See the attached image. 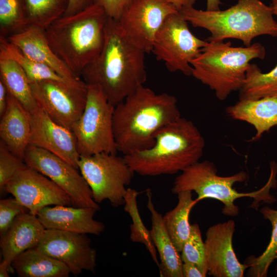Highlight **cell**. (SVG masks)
<instances>
[{
    "label": "cell",
    "mask_w": 277,
    "mask_h": 277,
    "mask_svg": "<svg viewBox=\"0 0 277 277\" xmlns=\"http://www.w3.org/2000/svg\"><path fill=\"white\" fill-rule=\"evenodd\" d=\"M145 53L125 36L116 21L108 17L102 49L81 76L87 85L99 86L115 107L146 81Z\"/></svg>",
    "instance_id": "obj_1"
},
{
    "label": "cell",
    "mask_w": 277,
    "mask_h": 277,
    "mask_svg": "<svg viewBox=\"0 0 277 277\" xmlns=\"http://www.w3.org/2000/svg\"><path fill=\"white\" fill-rule=\"evenodd\" d=\"M181 117L174 96L140 87L114 107L113 131L117 151L125 155L150 148L157 132Z\"/></svg>",
    "instance_id": "obj_2"
},
{
    "label": "cell",
    "mask_w": 277,
    "mask_h": 277,
    "mask_svg": "<svg viewBox=\"0 0 277 277\" xmlns=\"http://www.w3.org/2000/svg\"><path fill=\"white\" fill-rule=\"evenodd\" d=\"M148 149L124 155L134 173L142 176L173 174L199 162L205 140L191 121L181 117L156 134Z\"/></svg>",
    "instance_id": "obj_3"
},
{
    "label": "cell",
    "mask_w": 277,
    "mask_h": 277,
    "mask_svg": "<svg viewBox=\"0 0 277 277\" xmlns=\"http://www.w3.org/2000/svg\"><path fill=\"white\" fill-rule=\"evenodd\" d=\"M108 17L97 1L81 12L62 16L44 30L53 51L78 77L102 49Z\"/></svg>",
    "instance_id": "obj_4"
},
{
    "label": "cell",
    "mask_w": 277,
    "mask_h": 277,
    "mask_svg": "<svg viewBox=\"0 0 277 277\" xmlns=\"http://www.w3.org/2000/svg\"><path fill=\"white\" fill-rule=\"evenodd\" d=\"M180 12L194 27L209 31L211 36L208 41L235 38L248 47L258 36H277V22L272 10L260 0H238L224 10H202L191 6Z\"/></svg>",
    "instance_id": "obj_5"
},
{
    "label": "cell",
    "mask_w": 277,
    "mask_h": 277,
    "mask_svg": "<svg viewBox=\"0 0 277 277\" xmlns=\"http://www.w3.org/2000/svg\"><path fill=\"white\" fill-rule=\"evenodd\" d=\"M190 63L192 76L214 91L220 100L226 99L244 85L250 62L263 60L264 47L256 43L248 47H232L230 41H208Z\"/></svg>",
    "instance_id": "obj_6"
},
{
    "label": "cell",
    "mask_w": 277,
    "mask_h": 277,
    "mask_svg": "<svg viewBox=\"0 0 277 277\" xmlns=\"http://www.w3.org/2000/svg\"><path fill=\"white\" fill-rule=\"evenodd\" d=\"M277 168L270 167V175L266 184L258 191L248 193L237 191L233 185L237 182H243L247 179L245 171H240L227 176L217 174L215 165L208 161L197 162L187 167L175 179L172 188L174 194L183 191H194L197 195L198 202L205 199H213L222 202L224 205L222 213L226 215L235 216L239 213V208L235 201L243 197H251L259 202L272 203L274 197L270 193L271 188L276 184Z\"/></svg>",
    "instance_id": "obj_7"
},
{
    "label": "cell",
    "mask_w": 277,
    "mask_h": 277,
    "mask_svg": "<svg viewBox=\"0 0 277 277\" xmlns=\"http://www.w3.org/2000/svg\"><path fill=\"white\" fill-rule=\"evenodd\" d=\"M87 85L85 107L71 128L78 152L80 155L102 152L116 154L118 151L113 131L114 107L99 86Z\"/></svg>",
    "instance_id": "obj_8"
},
{
    "label": "cell",
    "mask_w": 277,
    "mask_h": 277,
    "mask_svg": "<svg viewBox=\"0 0 277 277\" xmlns=\"http://www.w3.org/2000/svg\"><path fill=\"white\" fill-rule=\"evenodd\" d=\"M78 168L97 204L108 200L112 206L125 204V195L134 172L125 157L102 152L80 155Z\"/></svg>",
    "instance_id": "obj_9"
},
{
    "label": "cell",
    "mask_w": 277,
    "mask_h": 277,
    "mask_svg": "<svg viewBox=\"0 0 277 277\" xmlns=\"http://www.w3.org/2000/svg\"><path fill=\"white\" fill-rule=\"evenodd\" d=\"M188 23L180 12L168 16L155 34L151 52L170 72L180 71L191 76V62L208 42L195 36Z\"/></svg>",
    "instance_id": "obj_10"
},
{
    "label": "cell",
    "mask_w": 277,
    "mask_h": 277,
    "mask_svg": "<svg viewBox=\"0 0 277 277\" xmlns=\"http://www.w3.org/2000/svg\"><path fill=\"white\" fill-rule=\"evenodd\" d=\"M30 85L39 108L55 122L71 130L85 107L88 85L84 81L45 80Z\"/></svg>",
    "instance_id": "obj_11"
},
{
    "label": "cell",
    "mask_w": 277,
    "mask_h": 277,
    "mask_svg": "<svg viewBox=\"0 0 277 277\" xmlns=\"http://www.w3.org/2000/svg\"><path fill=\"white\" fill-rule=\"evenodd\" d=\"M24 161L27 166L47 176L64 190L74 207L101 209L78 169L62 158L45 149L29 145Z\"/></svg>",
    "instance_id": "obj_12"
},
{
    "label": "cell",
    "mask_w": 277,
    "mask_h": 277,
    "mask_svg": "<svg viewBox=\"0 0 277 277\" xmlns=\"http://www.w3.org/2000/svg\"><path fill=\"white\" fill-rule=\"evenodd\" d=\"M179 12L168 0H132L116 22L125 36L148 53L166 18Z\"/></svg>",
    "instance_id": "obj_13"
},
{
    "label": "cell",
    "mask_w": 277,
    "mask_h": 277,
    "mask_svg": "<svg viewBox=\"0 0 277 277\" xmlns=\"http://www.w3.org/2000/svg\"><path fill=\"white\" fill-rule=\"evenodd\" d=\"M36 248L65 264L75 276L95 271L96 250L86 234L45 229Z\"/></svg>",
    "instance_id": "obj_14"
},
{
    "label": "cell",
    "mask_w": 277,
    "mask_h": 277,
    "mask_svg": "<svg viewBox=\"0 0 277 277\" xmlns=\"http://www.w3.org/2000/svg\"><path fill=\"white\" fill-rule=\"evenodd\" d=\"M11 194L29 212L37 215L44 207L72 204L69 195L50 179L26 166L8 182L4 193Z\"/></svg>",
    "instance_id": "obj_15"
},
{
    "label": "cell",
    "mask_w": 277,
    "mask_h": 277,
    "mask_svg": "<svg viewBox=\"0 0 277 277\" xmlns=\"http://www.w3.org/2000/svg\"><path fill=\"white\" fill-rule=\"evenodd\" d=\"M232 220L210 227L204 242L208 274L213 277H243L248 265L239 261L232 245Z\"/></svg>",
    "instance_id": "obj_16"
},
{
    "label": "cell",
    "mask_w": 277,
    "mask_h": 277,
    "mask_svg": "<svg viewBox=\"0 0 277 277\" xmlns=\"http://www.w3.org/2000/svg\"><path fill=\"white\" fill-rule=\"evenodd\" d=\"M30 145L48 150L78 169L80 157L72 130L53 121L40 108L30 113Z\"/></svg>",
    "instance_id": "obj_17"
},
{
    "label": "cell",
    "mask_w": 277,
    "mask_h": 277,
    "mask_svg": "<svg viewBox=\"0 0 277 277\" xmlns=\"http://www.w3.org/2000/svg\"><path fill=\"white\" fill-rule=\"evenodd\" d=\"M97 211L90 207L49 206L43 208L37 216L45 229L100 235L105 226L94 219Z\"/></svg>",
    "instance_id": "obj_18"
},
{
    "label": "cell",
    "mask_w": 277,
    "mask_h": 277,
    "mask_svg": "<svg viewBox=\"0 0 277 277\" xmlns=\"http://www.w3.org/2000/svg\"><path fill=\"white\" fill-rule=\"evenodd\" d=\"M45 230L37 215L29 211L16 217L0 241L3 260L7 263L10 269L12 261L18 255L37 246Z\"/></svg>",
    "instance_id": "obj_19"
},
{
    "label": "cell",
    "mask_w": 277,
    "mask_h": 277,
    "mask_svg": "<svg viewBox=\"0 0 277 277\" xmlns=\"http://www.w3.org/2000/svg\"><path fill=\"white\" fill-rule=\"evenodd\" d=\"M7 38L28 57L54 70L61 76L70 81L81 79L63 62L50 47L44 30L28 26Z\"/></svg>",
    "instance_id": "obj_20"
},
{
    "label": "cell",
    "mask_w": 277,
    "mask_h": 277,
    "mask_svg": "<svg viewBox=\"0 0 277 277\" xmlns=\"http://www.w3.org/2000/svg\"><path fill=\"white\" fill-rule=\"evenodd\" d=\"M30 113L9 93L6 108L1 116L0 137L14 154L24 160L30 145Z\"/></svg>",
    "instance_id": "obj_21"
},
{
    "label": "cell",
    "mask_w": 277,
    "mask_h": 277,
    "mask_svg": "<svg viewBox=\"0 0 277 277\" xmlns=\"http://www.w3.org/2000/svg\"><path fill=\"white\" fill-rule=\"evenodd\" d=\"M147 207L151 214V238L157 250L161 263L160 275L167 277H183L182 265L180 252L174 245L165 226L163 216L155 209L152 200L151 191H147Z\"/></svg>",
    "instance_id": "obj_22"
},
{
    "label": "cell",
    "mask_w": 277,
    "mask_h": 277,
    "mask_svg": "<svg viewBox=\"0 0 277 277\" xmlns=\"http://www.w3.org/2000/svg\"><path fill=\"white\" fill-rule=\"evenodd\" d=\"M226 112L232 118L246 122L256 130L252 140H259L263 134L277 125V97L242 99L227 107Z\"/></svg>",
    "instance_id": "obj_23"
},
{
    "label": "cell",
    "mask_w": 277,
    "mask_h": 277,
    "mask_svg": "<svg viewBox=\"0 0 277 277\" xmlns=\"http://www.w3.org/2000/svg\"><path fill=\"white\" fill-rule=\"evenodd\" d=\"M11 267L19 277H68L69 268L36 247L18 255Z\"/></svg>",
    "instance_id": "obj_24"
},
{
    "label": "cell",
    "mask_w": 277,
    "mask_h": 277,
    "mask_svg": "<svg viewBox=\"0 0 277 277\" xmlns=\"http://www.w3.org/2000/svg\"><path fill=\"white\" fill-rule=\"evenodd\" d=\"M0 79L9 93L30 113L39 107L31 88L30 83L21 67L14 60L0 55Z\"/></svg>",
    "instance_id": "obj_25"
},
{
    "label": "cell",
    "mask_w": 277,
    "mask_h": 277,
    "mask_svg": "<svg viewBox=\"0 0 277 277\" xmlns=\"http://www.w3.org/2000/svg\"><path fill=\"white\" fill-rule=\"evenodd\" d=\"M176 206L163 216L167 230L177 250L181 252L183 246L188 238L191 225L189 223V214L197 203L192 198V191H183L177 194Z\"/></svg>",
    "instance_id": "obj_26"
},
{
    "label": "cell",
    "mask_w": 277,
    "mask_h": 277,
    "mask_svg": "<svg viewBox=\"0 0 277 277\" xmlns=\"http://www.w3.org/2000/svg\"><path fill=\"white\" fill-rule=\"evenodd\" d=\"M0 55L15 61L23 69L30 83L45 80L73 81L61 76L49 66L28 57L7 38L2 36H0Z\"/></svg>",
    "instance_id": "obj_27"
},
{
    "label": "cell",
    "mask_w": 277,
    "mask_h": 277,
    "mask_svg": "<svg viewBox=\"0 0 277 277\" xmlns=\"http://www.w3.org/2000/svg\"><path fill=\"white\" fill-rule=\"evenodd\" d=\"M239 91L242 99L277 97V64L270 71L264 73L257 65L250 64L244 85Z\"/></svg>",
    "instance_id": "obj_28"
},
{
    "label": "cell",
    "mask_w": 277,
    "mask_h": 277,
    "mask_svg": "<svg viewBox=\"0 0 277 277\" xmlns=\"http://www.w3.org/2000/svg\"><path fill=\"white\" fill-rule=\"evenodd\" d=\"M260 212L270 222L272 229L270 242L265 251L258 257L252 255L246 259L245 263L248 266V275L252 277L267 276L270 266L277 258V210L264 206Z\"/></svg>",
    "instance_id": "obj_29"
},
{
    "label": "cell",
    "mask_w": 277,
    "mask_h": 277,
    "mask_svg": "<svg viewBox=\"0 0 277 277\" xmlns=\"http://www.w3.org/2000/svg\"><path fill=\"white\" fill-rule=\"evenodd\" d=\"M28 26L45 30L66 11L67 0H24Z\"/></svg>",
    "instance_id": "obj_30"
},
{
    "label": "cell",
    "mask_w": 277,
    "mask_h": 277,
    "mask_svg": "<svg viewBox=\"0 0 277 277\" xmlns=\"http://www.w3.org/2000/svg\"><path fill=\"white\" fill-rule=\"evenodd\" d=\"M139 194L136 190L127 188L125 195L124 210L131 216L132 224L130 226V238L135 243L143 244L150 253L154 263L159 267L156 249L152 241L150 231L145 226L140 216L136 197Z\"/></svg>",
    "instance_id": "obj_31"
},
{
    "label": "cell",
    "mask_w": 277,
    "mask_h": 277,
    "mask_svg": "<svg viewBox=\"0 0 277 277\" xmlns=\"http://www.w3.org/2000/svg\"><path fill=\"white\" fill-rule=\"evenodd\" d=\"M0 36L8 37L28 27L24 1L0 0Z\"/></svg>",
    "instance_id": "obj_32"
},
{
    "label": "cell",
    "mask_w": 277,
    "mask_h": 277,
    "mask_svg": "<svg viewBox=\"0 0 277 277\" xmlns=\"http://www.w3.org/2000/svg\"><path fill=\"white\" fill-rule=\"evenodd\" d=\"M183 263H190L196 266L205 277L208 273L205 243L202 240L197 224L191 226L190 235L184 243L181 251Z\"/></svg>",
    "instance_id": "obj_33"
},
{
    "label": "cell",
    "mask_w": 277,
    "mask_h": 277,
    "mask_svg": "<svg viewBox=\"0 0 277 277\" xmlns=\"http://www.w3.org/2000/svg\"><path fill=\"white\" fill-rule=\"evenodd\" d=\"M26 164L24 160L12 152L6 145L0 141V192L4 193L8 182Z\"/></svg>",
    "instance_id": "obj_34"
},
{
    "label": "cell",
    "mask_w": 277,
    "mask_h": 277,
    "mask_svg": "<svg viewBox=\"0 0 277 277\" xmlns=\"http://www.w3.org/2000/svg\"><path fill=\"white\" fill-rule=\"evenodd\" d=\"M29 210L14 197L0 200V235L5 234L16 217Z\"/></svg>",
    "instance_id": "obj_35"
},
{
    "label": "cell",
    "mask_w": 277,
    "mask_h": 277,
    "mask_svg": "<svg viewBox=\"0 0 277 277\" xmlns=\"http://www.w3.org/2000/svg\"><path fill=\"white\" fill-rule=\"evenodd\" d=\"M132 0H98L107 15L117 21L124 9Z\"/></svg>",
    "instance_id": "obj_36"
},
{
    "label": "cell",
    "mask_w": 277,
    "mask_h": 277,
    "mask_svg": "<svg viewBox=\"0 0 277 277\" xmlns=\"http://www.w3.org/2000/svg\"><path fill=\"white\" fill-rule=\"evenodd\" d=\"M98 0H67V6L63 16L81 12L97 3Z\"/></svg>",
    "instance_id": "obj_37"
},
{
    "label": "cell",
    "mask_w": 277,
    "mask_h": 277,
    "mask_svg": "<svg viewBox=\"0 0 277 277\" xmlns=\"http://www.w3.org/2000/svg\"><path fill=\"white\" fill-rule=\"evenodd\" d=\"M182 270L183 277H205L200 269L190 263H183Z\"/></svg>",
    "instance_id": "obj_38"
},
{
    "label": "cell",
    "mask_w": 277,
    "mask_h": 277,
    "mask_svg": "<svg viewBox=\"0 0 277 277\" xmlns=\"http://www.w3.org/2000/svg\"><path fill=\"white\" fill-rule=\"evenodd\" d=\"M9 92L3 82L0 79V116L4 113L7 107Z\"/></svg>",
    "instance_id": "obj_39"
},
{
    "label": "cell",
    "mask_w": 277,
    "mask_h": 277,
    "mask_svg": "<svg viewBox=\"0 0 277 277\" xmlns=\"http://www.w3.org/2000/svg\"><path fill=\"white\" fill-rule=\"evenodd\" d=\"M179 11L182 9L193 6L197 0H168Z\"/></svg>",
    "instance_id": "obj_40"
},
{
    "label": "cell",
    "mask_w": 277,
    "mask_h": 277,
    "mask_svg": "<svg viewBox=\"0 0 277 277\" xmlns=\"http://www.w3.org/2000/svg\"><path fill=\"white\" fill-rule=\"evenodd\" d=\"M221 4L220 0H207V10H219V6Z\"/></svg>",
    "instance_id": "obj_41"
},
{
    "label": "cell",
    "mask_w": 277,
    "mask_h": 277,
    "mask_svg": "<svg viewBox=\"0 0 277 277\" xmlns=\"http://www.w3.org/2000/svg\"><path fill=\"white\" fill-rule=\"evenodd\" d=\"M10 269L6 262L3 260L0 264V276L1 277H9L8 272Z\"/></svg>",
    "instance_id": "obj_42"
},
{
    "label": "cell",
    "mask_w": 277,
    "mask_h": 277,
    "mask_svg": "<svg viewBox=\"0 0 277 277\" xmlns=\"http://www.w3.org/2000/svg\"><path fill=\"white\" fill-rule=\"evenodd\" d=\"M273 14L277 16V0H271V4L270 5Z\"/></svg>",
    "instance_id": "obj_43"
},
{
    "label": "cell",
    "mask_w": 277,
    "mask_h": 277,
    "mask_svg": "<svg viewBox=\"0 0 277 277\" xmlns=\"http://www.w3.org/2000/svg\"><path fill=\"white\" fill-rule=\"evenodd\" d=\"M275 275L277 276V264L275 266Z\"/></svg>",
    "instance_id": "obj_44"
}]
</instances>
